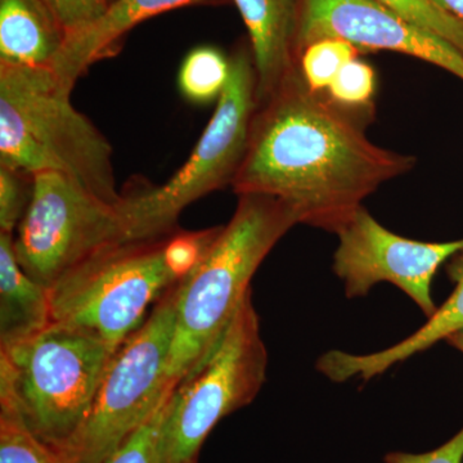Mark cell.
Instances as JSON below:
<instances>
[{"instance_id": "5bb4252c", "label": "cell", "mask_w": 463, "mask_h": 463, "mask_svg": "<svg viewBox=\"0 0 463 463\" xmlns=\"http://www.w3.org/2000/svg\"><path fill=\"white\" fill-rule=\"evenodd\" d=\"M223 2L224 0H114L96 23L81 32L67 36L65 45L52 69L63 83L74 88L76 81L90 66L111 56L112 52L118 50L121 39L143 21L187 5Z\"/></svg>"}, {"instance_id": "484cf974", "label": "cell", "mask_w": 463, "mask_h": 463, "mask_svg": "<svg viewBox=\"0 0 463 463\" xmlns=\"http://www.w3.org/2000/svg\"><path fill=\"white\" fill-rule=\"evenodd\" d=\"M438 7L463 21V0H431Z\"/></svg>"}, {"instance_id": "ffe728a7", "label": "cell", "mask_w": 463, "mask_h": 463, "mask_svg": "<svg viewBox=\"0 0 463 463\" xmlns=\"http://www.w3.org/2000/svg\"><path fill=\"white\" fill-rule=\"evenodd\" d=\"M383 7L421 26L429 32L438 33L463 52V21L438 7L431 0H376Z\"/></svg>"}, {"instance_id": "e0dca14e", "label": "cell", "mask_w": 463, "mask_h": 463, "mask_svg": "<svg viewBox=\"0 0 463 463\" xmlns=\"http://www.w3.org/2000/svg\"><path fill=\"white\" fill-rule=\"evenodd\" d=\"M231 74V60L214 47H199L183 61L178 87L185 99L207 105L221 99Z\"/></svg>"}, {"instance_id": "4316f807", "label": "cell", "mask_w": 463, "mask_h": 463, "mask_svg": "<svg viewBox=\"0 0 463 463\" xmlns=\"http://www.w3.org/2000/svg\"><path fill=\"white\" fill-rule=\"evenodd\" d=\"M447 343L450 346L461 352L463 354V331L456 332V334L450 335L447 339Z\"/></svg>"}, {"instance_id": "7c38bea8", "label": "cell", "mask_w": 463, "mask_h": 463, "mask_svg": "<svg viewBox=\"0 0 463 463\" xmlns=\"http://www.w3.org/2000/svg\"><path fill=\"white\" fill-rule=\"evenodd\" d=\"M446 272L450 281L456 283L455 289L446 303L437 307L428 322L411 336L388 349L368 354L331 350L317 361V371L334 383L370 381L405 359L430 349L439 341L447 340L450 335L463 331V249L447 261Z\"/></svg>"}, {"instance_id": "5b68a950", "label": "cell", "mask_w": 463, "mask_h": 463, "mask_svg": "<svg viewBox=\"0 0 463 463\" xmlns=\"http://www.w3.org/2000/svg\"><path fill=\"white\" fill-rule=\"evenodd\" d=\"M91 332L52 322L0 347V403L12 405L42 441L60 450L78 434L114 355Z\"/></svg>"}, {"instance_id": "9c48e42d", "label": "cell", "mask_w": 463, "mask_h": 463, "mask_svg": "<svg viewBox=\"0 0 463 463\" xmlns=\"http://www.w3.org/2000/svg\"><path fill=\"white\" fill-rule=\"evenodd\" d=\"M127 241L118 205L91 194L62 173L33 178V194L14 234L18 264L50 289L100 250Z\"/></svg>"}, {"instance_id": "cb8c5ba5", "label": "cell", "mask_w": 463, "mask_h": 463, "mask_svg": "<svg viewBox=\"0 0 463 463\" xmlns=\"http://www.w3.org/2000/svg\"><path fill=\"white\" fill-rule=\"evenodd\" d=\"M53 12L67 36L96 23L109 7L108 0H42Z\"/></svg>"}, {"instance_id": "4fadbf2b", "label": "cell", "mask_w": 463, "mask_h": 463, "mask_svg": "<svg viewBox=\"0 0 463 463\" xmlns=\"http://www.w3.org/2000/svg\"><path fill=\"white\" fill-rule=\"evenodd\" d=\"M248 27L258 108L298 66L300 0H232Z\"/></svg>"}, {"instance_id": "44dd1931", "label": "cell", "mask_w": 463, "mask_h": 463, "mask_svg": "<svg viewBox=\"0 0 463 463\" xmlns=\"http://www.w3.org/2000/svg\"><path fill=\"white\" fill-rule=\"evenodd\" d=\"M172 394L145 425L130 435L102 463H166L164 456L163 428L167 402Z\"/></svg>"}, {"instance_id": "d4e9b609", "label": "cell", "mask_w": 463, "mask_h": 463, "mask_svg": "<svg viewBox=\"0 0 463 463\" xmlns=\"http://www.w3.org/2000/svg\"><path fill=\"white\" fill-rule=\"evenodd\" d=\"M385 463H463V428L443 446L426 453L390 452Z\"/></svg>"}, {"instance_id": "83f0119b", "label": "cell", "mask_w": 463, "mask_h": 463, "mask_svg": "<svg viewBox=\"0 0 463 463\" xmlns=\"http://www.w3.org/2000/svg\"><path fill=\"white\" fill-rule=\"evenodd\" d=\"M112 2H114V0H108L109 5V3H112Z\"/></svg>"}, {"instance_id": "ac0fdd59", "label": "cell", "mask_w": 463, "mask_h": 463, "mask_svg": "<svg viewBox=\"0 0 463 463\" xmlns=\"http://www.w3.org/2000/svg\"><path fill=\"white\" fill-rule=\"evenodd\" d=\"M0 463H65L21 419L12 405L0 403Z\"/></svg>"}, {"instance_id": "603a6c76", "label": "cell", "mask_w": 463, "mask_h": 463, "mask_svg": "<svg viewBox=\"0 0 463 463\" xmlns=\"http://www.w3.org/2000/svg\"><path fill=\"white\" fill-rule=\"evenodd\" d=\"M33 178L0 165V233L16 232L32 200Z\"/></svg>"}, {"instance_id": "2e32d148", "label": "cell", "mask_w": 463, "mask_h": 463, "mask_svg": "<svg viewBox=\"0 0 463 463\" xmlns=\"http://www.w3.org/2000/svg\"><path fill=\"white\" fill-rule=\"evenodd\" d=\"M51 323L50 289L18 264L14 234L0 233V347L30 339Z\"/></svg>"}, {"instance_id": "7a4b0ae2", "label": "cell", "mask_w": 463, "mask_h": 463, "mask_svg": "<svg viewBox=\"0 0 463 463\" xmlns=\"http://www.w3.org/2000/svg\"><path fill=\"white\" fill-rule=\"evenodd\" d=\"M222 227L100 250L50 288L52 322L97 335L118 349L146 313L200 263Z\"/></svg>"}, {"instance_id": "d6986e66", "label": "cell", "mask_w": 463, "mask_h": 463, "mask_svg": "<svg viewBox=\"0 0 463 463\" xmlns=\"http://www.w3.org/2000/svg\"><path fill=\"white\" fill-rule=\"evenodd\" d=\"M361 52L341 39H321L307 45L298 57V69L310 90L327 91L340 70Z\"/></svg>"}, {"instance_id": "7402d4cb", "label": "cell", "mask_w": 463, "mask_h": 463, "mask_svg": "<svg viewBox=\"0 0 463 463\" xmlns=\"http://www.w3.org/2000/svg\"><path fill=\"white\" fill-rule=\"evenodd\" d=\"M376 72L370 63L355 58L340 70L327 90L335 102L347 108H373Z\"/></svg>"}, {"instance_id": "277c9868", "label": "cell", "mask_w": 463, "mask_h": 463, "mask_svg": "<svg viewBox=\"0 0 463 463\" xmlns=\"http://www.w3.org/2000/svg\"><path fill=\"white\" fill-rule=\"evenodd\" d=\"M52 67L0 65V165L65 174L118 205L111 143L71 102Z\"/></svg>"}, {"instance_id": "3957f363", "label": "cell", "mask_w": 463, "mask_h": 463, "mask_svg": "<svg viewBox=\"0 0 463 463\" xmlns=\"http://www.w3.org/2000/svg\"><path fill=\"white\" fill-rule=\"evenodd\" d=\"M298 219L276 197L241 194L200 263L178 285L167 377L179 383L209 358L251 289L250 282Z\"/></svg>"}, {"instance_id": "8fae6325", "label": "cell", "mask_w": 463, "mask_h": 463, "mask_svg": "<svg viewBox=\"0 0 463 463\" xmlns=\"http://www.w3.org/2000/svg\"><path fill=\"white\" fill-rule=\"evenodd\" d=\"M341 39L359 52L389 51L440 67L463 80V52L376 0H300L298 61L307 45Z\"/></svg>"}, {"instance_id": "52a82bcc", "label": "cell", "mask_w": 463, "mask_h": 463, "mask_svg": "<svg viewBox=\"0 0 463 463\" xmlns=\"http://www.w3.org/2000/svg\"><path fill=\"white\" fill-rule=\"evenodd\" d=\"M178 285L115 350L83 428L57 450L65 463L105 461L178 386L167 377Z\"/></svg>"}, {"instance_id": "ba28073f", "label": "cell", "mask_w": 463, "mask_h": 463, "mask_svg": "<svg viewBox=\"0 0 463 463\" xmlns=\"http://www.w3.org/2000/svg\"><path fill=\"white\" fill-rule=\"evenodd\" d=\"M268 353L252 288L209 358L174 389L163 428L166 463H197L207 435L228 414L257 398Z\"/></svg>"}, {"instance_id": "30bf717a", "label": "cell", "mask_w": 463, "mask_h": 463, "mask_svg": "<svg viewBox=\"0 0 463 463\" xmlns=\"http://www.w3.org/2000/svg\"><path fill=\"white\" fill-rule=\"evenodd\" d=\"M334 272L347 298L367 297L374 285L389 282L431 317L437 310L431 288L439 268L463 249V239L422 242L405 239L380 224L364 206L339 232Z\"/></svg>"}, {"instance_id": "9a60e30c", "label": "cell", "mask_w": 463, "mask_h": 463, "mask_svg": "<svg viewBox=\"0 0 463 463\" xmlns=\"http://www.w3.org/2000/svg\"><path fill=\"white\" fill-rule=\"evenodd\" d=\"M66 38L42 0H0V65L52 67Z\"/></svg>"}, {"instance_id": "8992f818", "label": "cell", "mask_w": 463, "mask_h": 463, "mask_svg": "<svg viewBox=\"0 0 463 463\" xmlns=\"http://www.w3.org/2000/svg\"><path fill=\"white\" fill-rule=\"evenodd\" d=\"M230 60V79L214 114L181 169L157 187L121 194L118 209L127 241L169 236L179 230V218L191 203L233 183L248 149L258 100L251 52L240 48Z\"/></svg>"}, {"instance_id": "6da1fadb", "label": "cell", "mask_w": 463, "mask_h": 463, "mask_svg": "<svg viewBox=\"0 0 463 463\" xmlns=\"http://www.w3.org/2000/svg\"><path fill=\"white\" fill-rule=\"evenodd\" d=\"M374 112V106L347 108L327 91L310 90L298 66L255 112L231 187L237 196L282 200L298 224L336 234L383 183L417 164L368 139Z\"/></svg>"}]
</instances>
